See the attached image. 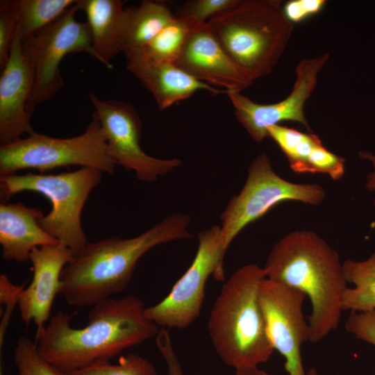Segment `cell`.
Wrapping results in <instances>:
<instances>
[{
	"instance_id": "4fadbf2b",
	"label": "cell",
	"mask_w": 375,
	"mask_h": 375,
	"mask_svg": "<svg viewBox=\"0 0 375 375\" xmlns=\"http://www.w3.org/2000/svg\"><path fill=\"white\" fill-rule=\"evenodd\" d=\"M329 58L328 53L301 60L295 69L296 80L290 94L272 103H258L238 92H227L238 121L256 142L268 137L267 128L285 121L301 124L311 131L304 106L317 83L319 72Z\"/></svg>"
},
{
	"instance_id": "4316f807",
	"label": "cell",
	"mask_w": 375,
	"mask_h": 375,
	"mask_svg": "<svg viewBox=\"0 0 375 375\" xmlns=\"http://www.w3.org/2000/svg\"><path fill=\"white\" fill-rule=\"evenodd\" d=\"M19 23V0L0 1V69L10 53Z\"/></svg>"
},
{
	"instance_id": "f546056e",
	"label": "cell",
	"mask_w": 375,
	"mask_h": 375,
	"mask_svg": "<svg viewBox=\"0 0 375 375\" xmlns=\"http://www.w3.org/2000/svg\"><path fill=\"white\" fill-rule=\"evenodd\" d=\"M348 333L375 347V310L350 312L345 322Z\"/></svg>"
},
{
	"instance_id": "8d00e7d4",
	"label": "cell",
	"mask_w": 375,
	"mask_h": 375,
	"mask_svg": "<svg viewBox=\"0 0 375 375\" xmlns=\"http://www.w3.org/2000/svg\"><path fill=\"white\" fill-rule=\"evenodd\" d=\"M0 375H2V374H1H1H0Z\"/></svg>"
},
{
	"instance_id": "9c48e42d",
	"label": "cell",
	"mask_w": 375,
	"mask_h": 375,
	"mask_svg": "<svg viewBox=\"0 0 375 375\" xmlns=\"http://www.w3.org/2000/svg\"><path fill=\"white\" fill-rule=\"evenodd\" d=\"M78 10L76 1L50 25L22 39L23 49L35 76L27 106L31 116L38 105L52 99L63 87L60 65L66 55L85 52L94 57L89 25L76 21Z\"/></svg>"
},
{
	"instance_id": "6da1fadb",
	"label": "cell",
	"mask_w": 375,
	"mask_h": 375,
	"mask_svg": "<svg viewBox=\"0 0 375 375\" xmlns=\"http://www.w3.org/2000/svg\"><path fill=\"white\" fill-rule=\"evenodd\" d=\"M142 299L133 294L110 297L92 306L86 326L71 325V316L58 311L35 340L41 355L69 372L110 361L124 351L156 337L160 328L145 315Z\"/></svg>"
},
{
	"instance_id": "603a6c76",
	"label": "cell",
	"mask_w": 375,
	"mask_h": 375,
	"mask_svg": "<svg viewBox=\"0 0 375 375\" xmlns=\"http://www.w3.org/2000/svg\"><path fill=\"white\" fill-rule=\"evenodd\" d=\"M267 131L268 137L276 143L287 157L292 171L306 173L307 162L312 150L322 143L319 137L281 124L270 126Z\"/></svg>"
},
{
	"instance_id": "484cf974",
	"label": "cell",
	"mask_w": 375,
	"mask_h": 375,
	"mask_svg": "<svg viewBox=\"0 0 375 375\" xmlns=\"http://www.w3.org/2000/svg\"><path fill=\"white\" fill-rule=\"evenodd\" d=\"M13 360L17 375H67L49 362L40 353L36 342L27 337L17 340Z\"/></svg>"
},
{
	"instance_id": "7402d4cb",
	"label": "cell",
	"mask_w": 375,
	"mask_h": 375,
	"mask_svg": "<svg viewBox=\"0 0 375 375\" xmlns=\"http://www.w3.org/2000/svg\"><path fill=\"white\" fill-rule=\"evenodd\" d=\"M196 26L188 19L175 15L141 53L134 55L153 62L174 63Z\"/></svg>"
},
{
	"instance_id": "ba28073f",
	"label": "cell",
	"mask_w": 375,
	"mask_h": 375,
	"mask_svg": "<svg viewBox=\"0 0 375 375\" xmlns=\"http://www.w3.org/2000/svg\"><path fill=\"white\" fill-rule=\"evenodd\" d=\"M326 197L322 185L295 183L278 176L266 153L250 165L246 182L228 202L221 215V252L224 257L235 238L247 225L285 201L320 204Z\"/></svg>"
},
{
	"instance_id": "d6986e66",
	"label": "cell",
	"mask_w": 375,
	"mask_h": 375,
	"mask_svg": "<svg viewBox=\"0 0 375 375\" xmlns=\"http://www.w3.org/2000/svg\"><path fill=\"white\" fill-rule=\"evenodd\" d=\"M77 6L88 19L94 58L112 68L110 60L122 52L127 8L121 0H79Z\"/></svg>"
},
{
	"instance_id": "d6a6232c",
	"label": "cell",
	"mask_w": 375,
	"mask_h": 375,
	"mask_svg": "<svg viewBox=\"0 0 375 375\" xmlns=\"http://www.w3.org/2000/svg\"><path fill=\"white\" fill-rule=\"evenodd\" d=\"M156 344L166 362L167 375H185L174 349L168 328H160L156 336Z\"/></svg>"
},
{
	"instance_id": "ac0fdd59",
	"label": "cell",
	"mask_w": 375,
	"mask_h": 375,
	"mask_svg": "<svg viewBox=\"0 0 375 375\" xmlns=\"http://www.w3.org/2000/svg\"><path fill=\"white\" fill-rule=\"evenodd\" d=\"M43 216L39 208L21 202H1L0 244L4 260L26 262L34 249L60 242L40 225Z\"/></svg>"
},
{
	"instance_id": "5b68a950",
	"label": "cell",
	"mask_w": 375,
	"mask_h": 375,
	"mask_svg": "<svg viewBox=\"0 0 375 375\" xmlns=\"http://www.w3.org/2000/svg\"><path fill=\"white\" fill-rule=\"evenodd\" d=\"M278 0H239L208 24L224 51L255 81L269 74L292 37L294 24Z\"/></svg>"
},
{
	"instance_id": "2e32d148",
	"label": "cell",
	"mask_w": 375,
	"mask_h": 375,
	"mask_svg": "<svg viewBox=\"0 0 375 375\" xmlns=\"http://www.w3.org/2000/svg\"><path fill=\"white\" fill-rule=\"evenodd\" d=\"M73 258L72 252L60 242L35 248L31 253L33 278L21 292L17 305L24 323L28 326L33 321L36 326L35 340L44 331L54 299L60 294L62 271Z\"/></svg>"
},
{
	"instance_id": "d4e9b609",
	"label": "cell",
	"mask_w": 375,
	"mask_h": 375,
	"mask_svg": "<svg viewBox=\"0 0 375 375\" xmlns=\"http://www.w3.org/2000/svg\"><path fill=\"white\" fill-rule=\"evenodd\" d=\"M67 375H156L153 365L136 353L121 356L117 363L102 362L67 373Z\"/></svg>"
},
{
	"instance_id": "f1b7e54d",
	"label": "cell",
	"mask_w": 375,
	"mask_h": 375,
	"mask_svg": "<svg viewBox=\"0 0 375 375\" xmlns=\"http://www.w3.org/2000/svg\"><path fill=\"white\" fill-rule=\"evenodd\" d=\"M344 161L321 143L315 147L308 158L306 173L324 174L333 180H339L344 175Z\"/></svg>"
},
{
	"instance_id": "44dd1931",
	"label": "cell",
	"mask_w": 375,
	"mask_h": 375,
	"mask_svg": "<svg viewBox=\"0 0 375 375\" xmlns=\"http://www.w3.org/2000/svg\"><path fill=\"white\" fill-rule=\"evenodd\" d=\"M344 277L353 285L344 293L342 310L365 312L375 310V251L366 260L343 262Z\"/></svg>"
},
{
	"instance_id": "d590c367",
	"label": "cell",
	"mask_w": 375,
	"mask_h": 375,
	"mask_svg": "<svg viewBox=\"0 0 375 375\" xmlns=\"http://www.w3.org/2000/svg\"><path fill=\"white\" fill-rule=\"evenodd\" d=\"M305 375H321V374H319L315 369L312 368L309 369L308 372H306Z\"/></svg>"
},
{
	"instance_id": "836d02e7",
	"label": "cell",
	"mask_w": 375,
	"mask_h": 375,
	"mask_svg": "<svg viewBox=\"0 0 375 375\" xmlns=\"http://www.w3.org/2000/svg\"><path fill=\"white\" fill-rule=\"evenodd\" d=\"M359 156L361 158L370 161L373 165L374 171L370 173L366 181V188L369 191H375V154L368 151H360ZM375 205V200H374Z\"/></svg>"
},
{
	"instance_id": "277c9868",
	"label": "cell",
	"mask_w": 375,
	"mask_h": 375,
	"mask_svg": "<svg viewBox=\"0 0 375 375\" xmlns=\"http://www.w3.org/2000/svg\"><path fill=\"white\" fill-rule=\"evenodd\" d=\"M263 268L245 265L224 283L211 309L209 335L218 356L236 369L258 367L274 350L258 300Z\"/></svg>"
},
{
	"instance_id": "3957f363",
	"label": "cell",
	"mask_w": 375,
	"mask_h": 375,
	"mask_svg": "<svg viewBox=\"0 0 375 375\" xmlns=\"http://www.w3.org/2000/svg\"><path fill=\"white\" fill-rule=\"evenodd\" d=\"M267 278L307 296L309 341L317 343L337 328L348 288L338 253L310 230L289 233L272 248L263 267Z\"/></svg>"
},
{
	"instance_id": "4dcf8cb0",
	"label": "cell",
	"mask_w": 375,
	"mask_h": 375,
	"mask_svg": "<svg viewBox=\"0 0 375 375\" xmlns=\"http://www.w3.org/2000/svg\"><path fill=\"white\" fill-rule=\"evenodd\" d=\"M24 288V284L16 285L10 282L6 274L0 275V303L6 304V310L3 314L0 325V346L1 347L4 336L12 310L18 304L21 292Z\"/></svg>"
},
{
	"instance_id": "7c38bea8",
	"label": "cell",
	"mask_w": 375,
	"mask_h": 375,
	"mask_svg": "<svg viewBox=\"0 0 375 375\" xmlns=\"http://www.w3.org/2000/svg\"><path fill=\"white\" fill-rule=\"evenodd\" d=\"M306 295L300 290L265 278L258 300L270 342L285 358L288 375H305L301 346L309 341V326L303 314Z\"/></svg>"
},
{
	"instance_id": "1f68e13d",
	"label": "cell",
	"mask_w": 375,
	"mask_h": 375,
	"mask_svg": "<svg viewBox=\"0 0 375 375\" xmlns=\"http://www.w3.org/2000/svg\"><path fill=\"white\" fill-rule=\"evenodd\" d=\"M326 3L325 0H291L282 6V10L294 24L319 12Z\"/></svg>"
},
{
	"instance_id": "83f0119b",
	"label": "cell",
	"mask_w": 375,
	"mask_h": 375,
	"mask_svg": "<svg viewBox=\"0 0 375 375\" xmlns=\"http://www.w3.org/2000/svg\"><path fill=\"white\" fill-rule=\"evenodd\" d=\"M239 0H191L183 3L175 15L199 25L234 6Z\"/></svg>"
},
{
	"instance_id": "e575fe53",
	"label": "cell",
	"mask_w": 375,
	"mask_h": 375,
	"mask_svg": "<svg viewBox=\"0 0 375 375\" xmlns=\"http://www.w3.org/2000/svg\"><path fill=\"white\" fill-rule=\"evenodd\" d=\"M234 375H270L258 367L236 369Z\"/></svg>"
},
{
	"instance_id": "30bf717a",
	"label": "cell",
	"mask_w": 375,
	"mask_h": 375,
	"mask_svg": "<svg viewBox=\"0 0 375 375\" xmlns=\"http://www.w3.org/2000/svg\"><path fill=\"white\" fill-rule=\"evenodd\" d=\"M198 239L197 251L189 268L164 299L145 308L146 316L160 328H188L200 315L209 276L224 281L220 226L199 232Z\"/></svg>"
},
{
	"instance_id": "8fae6325",
	"label": "cell",
	"mask_w": 375,
	"mask_h": 375,
	"mask_svg": "<svg viewBox=\"0 0 375 375\" xmlns=\"http://www.w3.org/2000/svg\"><path fill=\"white\" fill-rule=\"evenodd\" d=\"M89 98L106 134L109 153L115 165L134 171L138 179L152 182L180 167L178 158L160 159L149 156L140 145L142 123L128 103L114 99L102 100L93 92Z\"/></svg>"
},
{
	"instance_id": "8992f818",
	"label": "cell",
	"mask_w": 375,
	"mask_h": 375,
	"mask_svg": "<svg viewBox=\"0 0 375 375\" xmlns=\"http://www.w3.org/2000/svg\"><path fill=\"white\" fill-rule=\"evenodd\" d=\"M101 172L94 168L58 174L33 172L0 176V197L6 202L15 194L31 191L43 194L51 210L39 219L41 227L67 247L74 256L89 242L82 228L81 212L91 190L101 181Z\"/></svg>"
},
{
	"instance_id": "7a4b0ae2",
	"label": "cell",
	"mask_w": 375,
	"mask_h": 375,
	"mask_svg": "<svg viewBox=\"0 0 375 375\" xmlns=\"http://www.w3.org/2000/svg\"><path fill=\"white\" fill-rule=\"evenodd\" d=\"M190 222L189 215L176 213L134 238L112 236L88 242L63 268L60 294L71 306H92L123 292L144 253L158 245L192 237Z\"/></svg>"
},
{
	"instance_id": "ffe728a7",
	"label": "cell",
	"mask_w": 375,
	"mask_h": 375,
	"mask_svg": "<svg viewBox=\"0 0 375 375\" xmlns=\"http://www.w3.org/2000/svg\"><path fill=\"white\" fill-rule=\"evenodd\" d=\"M174 17L172 9L158 1H142L139 6L127 8L122 42L125 57L141 53Z\"/></svg>"
},
{
	"instance_id": "cb8c5ba5",
	"label": "cell",
	"mask_w": 375,
	"mask_h": 375,
	"mask_svg": "<svg viewBox=\"0 0 375 375\" xmlns=\"http://www.w3.org/2000/svg\"><path fill=\"white\" fill-rule=\"evenodd\" d=\"M77 1L19 0V28L22 39L50 25Z\"/></svg>"
},
{
	"instance_id": "5bb4252c",
	"label": "cell",
	"mask_w": 375,
	"mask_h": 375,
	"mask_svg": "<svg viewBox=\"0 0 375 375\" xmlns=\"http://www.w3.org/2000/svg\"><path fill=\"white\" fill-rule=\"evenodd\" d=\"M1 71L0 142L4 145L19 140L24 134L35 132L27 110L34 85V71L24 53L19 25L9 58Z\"/></svg>"
},
{
	"instance_id": "9a60e30c",
	"label": "cell",
	"mask_w": 375,
	"mask_h": 375,
	"mask_svg": "<svg viewBox=\"0 0 375 375\" xmlns=\"http://www.w3.org/2000/svg\"><path fill=\"white\" fill-rule=\"evenodd\" d=\"M174 64L195 79L227 92H241L253 83L219 43L208 22L195 26Z\"/></svg>"
},
{
	"instance_id": "e0dca14e",
	"label": "cell",
	"mask_w": 375,
	"mask_h": 375,
	"mask_svg": "<svg viewBox=\"0 0 375 375\" xmlns=\"http://www.w3.org/2000/svg\"><path fill=\"white\" fill-rule=\"evenodd\" d=\"M125 58L127 69L149 91L161 110L190 98L199 90L215 94L226 93L195 79L174 63L153 62L139 55Z\"/></svg>"
},
{
	"instance_id": "52a82bcc",
	"label": "cell",
	"mask_w": 375,
	"mask_h": 375,
	"mask_svg": "<svg viewBox=\"0 0 375 375\" xmlns=\"http://www.w3.org/2000/svg\"><path fill=\"white\" fill-rule=\"evenodd\" d=\"M72 165L115 173V163L109 153L106 134L95 112L85 131L77 136L57 138L35 132L0 147L1 176L26 169H36L43 173Z\"/></svg>"
}]
</instances>
